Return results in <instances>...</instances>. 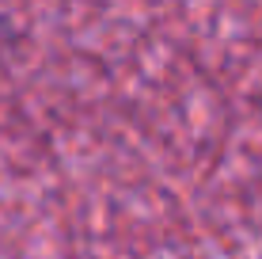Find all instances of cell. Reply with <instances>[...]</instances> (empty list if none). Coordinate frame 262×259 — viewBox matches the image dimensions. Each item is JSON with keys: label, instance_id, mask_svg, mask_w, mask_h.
Listing matches in <instances>:
<instances>
[{"label": "cell", "instance_id": "1", "mask_svg": "<svg viewBox=\"0 0 262 259\" xmlns=\"http://www.w3.org/2000/svg\"><path fill=\"white\" fill-rule=\"evenodd\" d=\"M0 31H4V27H0Z\"/></svg>", "mask_w": 262, "mask_h": 259}]
</instances>
